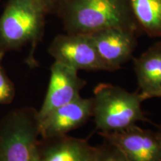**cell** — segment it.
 <instances>
[{
  "label": "cell",
  "instance_id": "4fadbf2b",
  "mask_svg": "<svg viewBox=\"0 0 161 161\" xmlns=\"http://www.w3.org/2000/svg\"><path fill=\"white\" fill-rule=\"evenodd\" d=\"M5 54L0 52V104H10L15 96V88L3 65Z\"/></svg>",
  "mask_w": 161,
  "mask_h": 161
},
{
  "label": "cell",
  "instance_id": "6da1fadb",
  "mask_svg": "<svg viewBox=\"0 0 161 161\" xmlns=\"http://www.w3.org/2000/svg\"><path fill=\"white\" fill-rule=\"evenodd\" d=\"M54 2L67 33L90 35L108 28H122L133 31L135 29L125 0Z\"/></svg>",
  "mask_w": 161,
  "mask_h": 161
},
{
  "label": "cell",
  "instance_id": "8992f818",
  "mask_svg": "<svg viewBox=\"0 0 161 161\" xmlns=\"http://www.w3.org/2000/svg\"><path fill=\"white\" fill-rule=\"evenodd\" d=\"M129 161H161V141L158 133L134 125L125 129L99 132Z\"/></svg>",
  "mask_w": 161,
  "mask_h": 161
},
{
  "label": "cell",
  "instance_id": "ba28073f",
  "mask_svg": "<svg viewBox=\"0 0 161 161\" xmlns=\"http://www.w3.org/2000/svg\"><path fill=\"white\" fill-rule=\"evenodd\" d=\"M92 116V98L80 96L39 119L40 139L67 135L71 130L84 125Z\"/></svg>",
  "mask_w": 161,
  "mask_h": 161
},
{
  "label": "cell",
  "instance_id": "3957f363",
  "mask_svg": "<svg viewBox=\"0 0 161 161\" xmlns=\"http://www.w3.org/2000/svg\"><path fill=\"white\" fill-rule=\"evenodd\" d=\"M92 117L99 132L125 129L146 122L142 109L144 99L140 92H131L121 86L100 83L93 90Z\"/></svg>",
  "mask_w": 161,
  "mask_h": 161
},
{
  "label": "cell",
  "instance_id": "ac0fdd59",
  "mask_svg": "<svg viewBox=\"0 0 161 161\" xmlns=\"http://www.w3.org/2000/svg\"><path fill=\"white\" fill-rule=\"evenodd\" d=\"M0 1H1V0H0Z\"/></svg>",
  "mask_w": 161,
  "mask_h": 161
},
{
  "label": "cell",
  "instance_id": "8fae6325",
  "mask_svg": "<svg viewBox=\"0 0 161 161\" xmlns=\"http://www.w3.org/2000/svg\"><path fill=\"white\" fill-rule=\"evenodd\" d=\"M140 94L144 101L161 89V48L151 49L134 60Z\"/></svg>",
  "mask_w": 161,
  "mask_h": 161
},
{
  "label": "cell",
  "instance_id": "9c48e42d",
  "mask_svg": "<svg viewBox=\"0 0 161 161\" xmlns=\"http://www.w3.org/2000/svg\"><path fill=\"white\" fill-rule=\"evenodd\" d=\"M90 35L98 55L111 71L126 63L135 49L136 40L130 30L108 28Z\"/></svg>",
  "mask_w": 161,
  "mask_h": 161
},
{
  "label": "cell",
  "instance_id": "2e32d148",
  "mask_svg": "<svg viewBox=\"0 0 161 161\" xmlns=\"http://www.w3.org/2000/svg\"><path fill=\"white\" fill-rule=\"evenodd\" d=\"M43 1L53 6V8H55V2H54V0H43Z\"/></svg>",
  "mask_w": 161,
  "mask_h": 161
},
{
  "label": "cell",
  "instance_id": "30bf717a",
  "mask_svg": "<svg viewBox=\"0 0 161 161\" xmlns=\"http://www.w3.org/2000/svg\"><path fill=\"white\" fill-rule=\"evenodd\" d=\"M97 155L98 146L68 134L41 139L38 145V161H96Z\"/></svg>",
  "mask_w": 161,
  "mask_h": 161
},
{
  "label": "cell",
  "instance_id": "52a82bcc",
  "mask_svg": "<svg viewBox=\"0 0 161 161\" xmlns=\"http://www.w3.org/2000/svg\"><path fill=\"white\" fill-rule=\"evenodd\" d=\"M78 71L55 61L50 69V79L47 92L37 116L41 119L49 113L64 104L77 99L86 82L78 75Z\"/></svg>",
  "mask_w": 161,
  "mask_h": 161
},
{
  "label": "cell",
  "instance_id": "277c9868",
  "mask_svg": "<svg viewBox=\"0 0 161 161\" xmlns=\"http://www.w3.org/2000/svg\"><path fill=\"white\" fill-rule=\"evenodd\" d=\"M37 110L16 109L0 122V161H38Z\"/></svg>",
  "mask_w": 161,
  "mask_h": 161
},
{
  "label": "cell",
  "instance_id": "9a60e30c",
  "mask_svg": "<svg viewBox=\"0 0 161 161\" xmlns=\"http://www.w3.org/2000/svg\"><path fill=\"white\" fill-rule=\"evenodd\" d=\"M161 98V89L160 90H158V92H154V93L152 96V97H151V98Z\"/></svg>",
  "mask_w": 161,
  "mask_h": 161
},
{
  "label": "cell",
  "instance_id": "7c38bea8",
  "mask_svg": "<svg viewBox=\"0 0 161 161\" xmlns=\"http://www.w3.org/2000/svg\"><path fill=\"white\" fill-rule=\"evenodd\" d=\"M133 15L152 37H161V0H129Z\"/></svg>",
  "mask_w": 161,
  "mask_h": 161
},
{
  "label": "cell",
  "instance_id": "e0dca14e",
  "mask_svg": "<svg viewBox=\"0 0 161 161\" xmlns=\"http://www.w3.org/2000/svg\"><path fill=\"white\" fill-rule=\"evenodd\" d=\"M157 133H158V135L159 138H160V140L161 141V126L160 127V129H159V130Z\"/></svg>",
  "mask_w": 161,
  "mask_h": 161
},
{
  "label": "cell",
  "instance_id": "7a4b0ae2",
  "mask_svg": "<svg viewBox=\"0 0 161 161\" xmlns=\"http://www.w3.org/2000/svg\"><path fill=\"white\" fill-rule=\"evenodd\" d=\"M53 6L43 0H8L0 16V52L31 44L32 50L43 37L46 16Z\"/></svg>",
  "mask_w": 161,
  "mask_h": 161
},
{
  "label": "cell",
  "instance_id": "5bb4252c",
  "mask_svg": "<svg viewBox=\"0 0 161 161\" xmlns=\"http://www.w3.org/2000/svg\"><path fill=\"white\" fill-rule=\"evenodd\" d=\"M96 161H129L115 146L105 141L102 146H98Z\"/></svg>",
  "mask_w": 161,
  "mask_h": 161
},
{
  "label": "cell",
  "instance_id": "5b68a950",
  "mask_svg": "<svg viewBox=\"0 0 161 161\" xmlns=\"http://www.w3.org/2000/svg\"><path fill=\"white\" fill-rule=\"evenodd\" d=\"M55 61L78 71H111L102 60L90 35L72 34L56 36L49 48Z\"/></svg>",
  "mask_w": 161,
  "mask_h": 161
}]
</instances>
